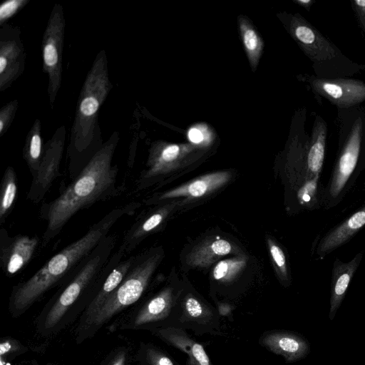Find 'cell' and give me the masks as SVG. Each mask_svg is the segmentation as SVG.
<instances>
[{
	"instance_id": "9",
	"label": "cell",
	"mask_w": 365,
	"mask_h": 365,
	"mask_svg": "<svg viewBox=\"0 0 365 365\" xmlns=\"http://www.w3.org/2000/svg\"><path fill=\"white\" fill-rule=\"evenodd\" d=\"M65 25L63 6L55 4L41 42L43 71L48 77L47 91L51 104L55 102L61 86Z\"/></svg>"
},
{
	"instance_id": "19",
	"label": "cell",
	"mask_w": 365,
	"mask_h": 365,
	"mask_svg": "<svg viewBox=\"0 0 365 365\" xmlns=\"http://www.w3.org/2000/svg\"><path fill=\"white\" fill-rule=\"evenodd\" d=\"M327 123L316 114L307 150V169L311 179L319 181L326 154Z\"/></svg>"
},
{
	"instance_id": "34",
	"label": "cell",
	"mask_w": 365,
	"mask_h": 365,
	"mask_svg": "<svg viewBox=\"0 0 365 365\" xmlns=\"http://www.w3.org/2000/svg\"><path fill=\"white\" fill-rule=\"evenodd\" d=\"M205 126L202 125H195L188 131L189 140L195 144L202 143L207 136V131Z\"/></svg>"
},
{
	"instance_id": "18",
	"label": "cell",
	"mask_w": 365,
	"mask_h": 365,
	"mask_svg": "<svg viewBox=\"0 0 365 365\" xmlns=\"http://www.w3.org/2000/svg\"><path fill=\"white\" fill-rule=\"evenodd\" d=\"M358 253L351 261L345 263L336 259L334 263L331 275V296L329 319L332 321L346 295L349 284L362 258Z\"/></svg>"
},
{
	"instance_id": "2",
	"label": "cell",
	"mask_w": 365,
	"mask_h": 365,
	"mask_svg": "<svg viewBox=\"0 0 365 365\" xmlns=\"http://www.w3.org/2000/svg\"><path fill=\"white\" fill-rule=\"evenodd\" d=\"M140 206L139 202H130L112 209L91 225L82 237L51 257L31 277L14 285L9 299L11 317H21L48 290L61 284L119 220L133 215Z\"/></svg>"
},
{
	"instance_id": "33",
	"label": "cell",
	"mask_w": 365,
	"mask_h": 365,
	"mask_svg": "<svg viewBox=\"0 0 365 365\" xmlns=\"http://www.w3.org/2000/svg\"><path fill=\"white\" fill-rule=\"evenodd\" d=\"M269 251L274 263L279 267L283 276L287 279L286 258L283 251L279 246L272 242H269Z\"/></svg>"
},
{
	"instance_id": "14",
	"label": "cell",
	"mask_w": 365,
	"mask_h": 365,
	"mask_svg": "<svg viewBox=\"0 0 365 365\" xmlns=\"http://www.w3.org/2000/svg\"><path fill=\"white\" fill-rule=\"evenodd\" d=\"M41 243L38 236L18 234L10 236L0 229V267L8 277L21 272L31 261Z\"/></svg>"
},
{
	"instance_id": "1",
	"label": "cell",
	"mask_w": 365,
	"mask_h": 365,
	"mask_svg": "<svg viewBox=\"0 0 365 365\" xmlns=\"http://www.w3.org/2000/svg\"><path fill=\"white\" fill-rule=\"evenodd\" d=\"M119 139L118 132H113L73 180L66 185L61 184L58 197L42 203L39 218L46 222L41 237L42 247L56 237L78 211L120 193L121 187L117 185L118 168L112 165Z\"/></svg>"
},
{
	"instance_id": "28",
	"label": "cell",
	"mask_w": 365,
	"mask_h": 365,
	"mask_svg": "<svg viewBox=\"0 0 365 365\" xmlns=\"http://www.w3.org/2000/svg\"><path fill=\"white\" fill-rule=\"evenodd\" d=\"M29 348L12 336H3L0 339V357L13 360L27 352Z\"/></svg>"
},
{
	"instance_id": "30",
	"label": "cell",
	"mask_w": 365,
	"mask_h": 365,
	"mask_svg": "<svg viewBox=\"0 0 365 365\" xmlns=\"http://www.w3.org/2000/svg\"><path fill=\"white\" fill-rule=\"evenodd\" d=\"M29 0H8L0 5V26L7 24V21L20 11Z\"/></svg>"
},
{
	"instance_id": "27",
	"label": "cell",
	"mask_w": 365,
	"mask_h": 365,
	"mask_svg": "<svg viewBox=\"0 0 365 365\" xmlns=\"http://www.w3.org/2000/svg\"><path fill=\"white\" fill-rule=\"evenodd\" d=\"M245 264L242 257L222 260L213 269V277L217 280H228L239 272Z\"/></svg>"
},
{
	"instance_id": "24",
	"label": "cell",
	"mask_w": 365,
	"mask_h": 365,
	"mask_svg": "<svg viewBox=\"0 0 365 365\" xmlns=\"http://www.w3.org/2000/svg\"><path fill=\"white\" fill-rule=\"evenodd\" d=\"M18 195V179L14 168L8 166L4 173L0 188V225L11 213Z\"/></svg>"
},
{
	"instance_id": "25",
	"label": "cell",
	"mask_w": 365,
	"mask_h": 365,
	"mask_svg": "<svg viewBox=\"0 0 365 365\" xmlns=\"http://www.w3.org/2000/svg\"><path fill=\"white\" fill-rule=\"evenodd\" d=\"M232 250V245L222 239L205 242L190 254L188 263L194 266H205L217 258L229 254Z\"/></svg>"
},
{
	"instance_id": "29",
	"label": "cell",
	"mask_w": 365,
	"mask_h": 365,
	"mask_svg": "<svg viewBox=\"0 0 365 365\" xmlns=\"http://www.w3.org/2000/svg\"><path fill=\"white\" fill-rule=\"evenodd\" d=\"M19 100L14 99L4 106L0 110V137H2L11 125L19 107Z\"/></svg>"
},
{
	"instance_id": "5",
	"label": "cell",
	"mask_w": 365,
	"mask_h": 365,
	"mask_svg": "<svg viewBox=\"0 0 365 365\" xmlns=\"http://www.w3.org/2000/svg\"><path fill=\"white\" fill-rule=\"evenodd\" d=\"M338 152L324 203L331 207L341 198L356 171L365 165V106L336 110Z\"/></svg>"
},
{
	"instance_id": "3",
	"label": "cell",
	"mask_w": 365,
	"mask_h": 365,
	"mask_svg": "<svg viewBox=\"0 0 365 365\" xmlns=\"http://www.w3.org/2000/svg\"><path fill=\"white\" fill-rule=\"evenodd\" d=\"M116 241L114 235L106 236L60 284L36 319L41 336L56 334L68 324L74 311L79 307L85 309L106 276Z\"/></svg>"
},
{
	"instance_id": "16",
	"label": "cell",
	"mask_w": 365,
	"mask_h": 365,
	"mask_svg": "<svg viewBox=\"0 0 365 365\" xmlns=\"http://www.w3.org/2000/svg\"><path fill=\"white\" fill-rule=\"evenodd\" d=\"M135 258L136 255H130L122 259L106 276L96 295L83 311L75 330V335L81 332L93 319L110 295L125 277Z\"/></svg>"
},
{
	"instance_id": "15",
	"label": "cell",
	"mask_w": 365,
	"mask_h": 365,
	"mask_svg": "<svg viewBox=\"0 0 365 365\" xmlns=\"http://www.w3.org/2000/svg\"><path fill=\"white\" fill-rule=\"evenodd\" d=\"M261 346L279 355L287 363H293L307 357L311 350L309 341L301 334L284 329L264 331L259 338Z\"/></svg>"
},
{
	"instance_id": "21",
	"label": "cell",
	"mask_w": 365,
	"mask_h": 365,
	"mask_svg": "<svg viewBox=\"0 0 365 365\" xmlns=\"http://www.w3.org/2000/svg\"><path fill=\"white\" fill-rule=\"evenodd\" d=\"M230 175L227 172H217L204 175L186 185L178 187L155 197L156 201H161L177 197H198L217 189L227 182Z\"/></svg>"
},
{
	"instance_id": "4",
	"label": "cell",
	"mask_w": 365,
	"mask_h": 365,
	"mask_svg": "<svg viewBox=\"0 0 365 365\" xmlns=\"http://www.w3.org/2000/svg\"><path fill=\"white\" fill-rule=\"evenodd\" d=\"M113 88L105 50L96 56L83 83L67 148V170L70 181L86 167L103 145L98 125V113Z\"/></svg>"
},
{
	"instance_id": "20",
	"label": "cell",
	"mask_w": 365,
	"mask_h": 365,
	"mask_svg": "<svg viewBox=\"0 0 365 365\" xmlns=\"http://www.w3.org/2000/svg\"><path fill=\"white\" fill-rule=\"evenodd\" d=\"M365 226V205L329 232L319 242L317 255L324 257L338 248Z\"/></svg>"
},
{
	"instance_id": "17",
	"label": "cell",
	"mask_w": 365,
	"mask_h": 365,
	"mask_svg": "<svg viewBox=\"0 0 365 365\" xmlns=\"http://www.w3.org/2000/svg\"><path fill=\"white\" fill-rule=\"evenodd\" d=\"M149 331L165 343L185 353L187 356L185 365H212L202 344L192 338L186 330L165 327L155 328Z\"/></svg>"
},
{
	"instance_id": "31",
	"label": "cell",
	"mask_w": 365,
	"mask_h": 365,
	"mask_svg": "<svg viewBox=\"0 0 365 365\" xmlns=\"http://www.w3.org/2000/svg\"><path fill=\"white\" fill-rule=\"evenodd\" d=\"M129 359V348L125 346H118L113 349L100 365H128Z\"/></svg>"
},
{
	"instance_id": "23",
	"label": "cell",
	"mask_w": 365,
	"mask_h": 365,
	"mask_svg": "<svg viewBox=\"0 0 365 365\" xmlns=\"http://www.w3.org/2000/svg\"><path fill=\"white\" fill-rule=\"evenodd\" d=\"M43 147L41 120L36 119L26 135L23 148V158L32 178L36 175L38 171L43 157Z\"/></svg>"
},
{
	"instance_id": "26",
	"label": "cell",
	"mask_w": 365,
	"mask_h": 365,
	"mask_svg": "<svg viewBox=\"0 0 365 365\" xmlns=\"http://www.w3.org/2000/svg\"><path fill=\"white\" fill-rule=\"evenodd\" d=\"M135 359L140 365H177L166 351L151 342L140 343Z\"/></svg>"
},
{
	"instance_id": "13",
	"label": "cell",
	"mask_w": 365,
	"mask_h": 365,
	"mask_svg": "<svg viewBox=\"0 0 365 365\" xmlns=\"http://www.w3.org/2000/svg\"><path fill=\"white\" fill-rule=\"evenodd\" d=\"M26 52L19 27L6 24L0 29V91L12 85L25 68Z\"/></svg>"
},
{
	"instance_id": "7",
	"label": "cell",
	"mask_w": 365,
	"mask_h": 365,
	"mask_svg": "<svg viewBox=\"0 0 365 365\" xmlns=\"http://www.w3.org/2000/svg\"><path fill=\"white\" fill-rule=\"evenodd\" d=\"M161 259L158 250L136 255L135 260L119 286L110 295L86 327L75 335L77 344L91 339L118 314L137 303L146 291Z\"/></svg>"
},
{
	"instance_id": "32",
	"label": "cell",
	"mask_w": 365,
	"mask_h": 365,
	"mask_svg": "<svg viewBox=\"0 0 365 365\" xmlns=\"http://www.w3.org/2000/svg\"><path fill=\"white\" fill-rule=\"evenodd\" d=\"M350 3L358 25L365 37V0H352Z\"/></svg>"
},
{
	"instance_id": "11",
	"label": "cell",
	"mask_w": 365,
	"mask_h": 365,
	"mask_svg": "<svg viewBox=\"0 0 365 365\" xmlns=\"http://www.w3.org/2000/svg\"><path fill=\"white\" fill-rule=\"evenodd\" d=\"M220 315L209 304L191 292L180 299L170 327L190 329L195 335L220 334Z\"/></svg>"
},
{
	"instance_id": "12",
	"label": "cell",
	"mask_w": 365,
	"mask_h": 365,
	"mask_svg": "<svg viewBox=\"0 0 365 365\" xmlns=\"http://www.w3.org/2000/svg\"><path fill=\"white\" fill-rule=\"evenodd\" d=\"M66 139V128L62 125L46 143L40 167L32 178L26 198L34 204L39 203L45 197L55 180L61 175L60 165Z\"/></svg>"
},
{
	"instance_id": "22",
	"label": "cell",
	"mask_w": 365,
	"mask_h": 365,
	"mask_svg": "<svg viewBox=\"0 0 365 365\" xmlns=\"http://www.w3.org/2000/svg\"><path fill=\"white\" fill-rule=\"evenodd\" d=\"M240 37L250 65L255 71L262 53L263 41L250 20L245 16L237 18Z\"/></svg>"
},
{
	"instance_id": "8",
	"label": "cell",
	"mask_w": 365,
	"mask_h": 365,
	"mask_svg": "<svg viewBox=\"0 0 365 365\" xmlns=\"http://www.w3.org/2000/svg\"><path fill=\"white\" fill-rule=\"evenodd\" d=\"M180 292L167 286L111 325L112 330H148L170 327L176 314Z\"/></svg>"
},
{
	"instance_id": "6",
	"label": "cell",
	"mask_w": 365,
	"mask_h": 365,
	"mask_svg": "<svg viewBox=\"0 0 365 365\" xmlns=\"http://www.w3.org/2000/svg\"><path fill=\"white\" fill-rule=\"evenodd\" d=\"M279 18L287 31L312 63L320 78H350L365 69L352 61L299 14L283 13Z\"/></svg>"
},
{
	"instance_id": "10",
	"label": "cell",
	"mask_w": 365,
	"mask_h": 365,
	"mask_svg": "<svg viewBox=\"0 0 365 365\" xmlns=\"http://www.w3.org/2000/svg\"><path fill=\"white\" fill-rule=\"evenodd\" d=\"M302 79L308 86L318 103L327 100L336 108L361 106L365 101V82L356 78H320L307 74Z\"/></svg>"
},
{
	"instance_id": "35",
	"label": "cell",
	"mask_w": 365,
	"mask_h": 365,
	"mask_svg": "<svg viewBox=\"0 0 365 365\" xmlns=\"http://www.w3.org/2000/svg\"><path fill=\"white\" fill-rule=\"evenodd\" d=\"M294 2L309 11L315 1L313 0H295Z\"/></svg>"
},
{
	"instance_id": "37",
	"label": "cell",
	"mask_w": 365,
	"mask_h": 365,
	"mask_svg": "<svg viewBox=\"0 0 365 365\" xmlns=\"http://www.w3.org/2000/svg\"><path fill=\"white\" fill-rule=\"evenodd\" d=\"M31 365H41V364H37L36 362H34V363L33 364H31Z\"/></svg>"
},
{
	"instance_id": "36",
	"label": "cell",
	"mask_w": 365,
	"mask_h": 365,
	"mask_svg": "<svg viewBox=\"0 0 365 365\" xmlns=\"http://www.w3.org/2000/svg\"><path fill=\"white\" fill-rule=\"evenodd\" d=\"M9 359H4V358H1L0 357V365H11L10 363H9Z\"/></svg>"
}]
</instances>
